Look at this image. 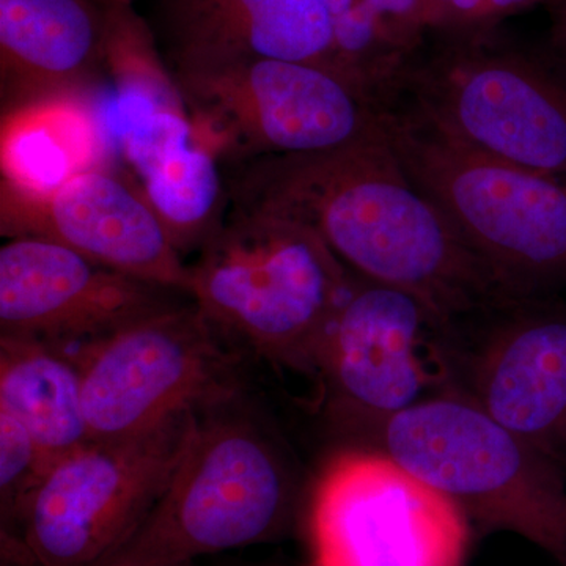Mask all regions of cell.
Returning a JSON list of instances; mask_svg holds the SVG:
<instances>
[{"instance_id":"cell-1","label":"cell","mask_w":566,"mask_h":566,"mask_svg":"<svg viewBox=\"0 0 566 566\" xmlns=\"http://www.w3.org/2000/svg\"><path fill=\"white\" fill-rule=\"evenodd\" d=\"M222 169L229 210L308 227L349 273L415 294L450 334L515 303L406 174L382 120L338 147Z\"/></svg>"},{"instance_id":"cell-2","label":"cell","mask_w":566,"mask_h":566,"mask_svg":"<svg viewBox=\"0 0 566 566\" xmlns=\"http://www.w3.org/2000/svg\"><path fill=\"white\" fill-rule=\"evenodd\" d=\"M453 502L482 534L510 532L566 566V472L449 387L348 428Z\"/></svg>"},{"instance_id":"cell-3","label":"cell","mask_w":566,"mask_h":566,"mask_svg":"<svg viewBox=\"0 0 566 566\" xmlns=\"http://www.w3.org/2000/svg\"><path fill=\"white\" fill-rule=\"evenodd\" d=\"M398 161L512 300L566 286V180L495 158L419 112L387 106Z\"/></svg>"},{"instance_id":"cell-4","label":"cell","mask_w":566,"mask_h":566,"mask_svg":"<svg viewBox=\"0 0 566 566\" xmlns=\"http://www.w3.org/2000/svg\"><path fill=\"white\" fill-rule=\"evenodd\" d=\"M349 271L301 223L227 211L189 264L188 296L216 331L289 370L316 375Z\"/></svg>"},{"instance_id":"cell-5","label":"cell","mask_w":566,"mask_h":566,"mask_svg":"<svg viewBox=\"0 0 566 566\" xmlns=\"http://www.w3.org/2000/svg\"><path fill=\"white\" fill-rule=\"evenodd\" d=\"M233 403L234 395L197 412L166 491L96 566H188L281 534L296 497L292 469L271 436Z\"/></svg>"},{"instance_id":"cell-6","label":"cell","mask_w":566,"mask_h":566,"mask_svg":"<svg viewBox=\"0 0 566 566\" xmlns=\"http://www.w3.org/2000/svg\"><path fill=\"white\" fill-rule=\"evenodd\" d=\"M431 36L398 87L412 109L495 158L566 180L565 77L499 29Z\"/></svg>"},{"instance_id":"cell-7","label":"cell","mask_w":566,"mask_h":566,"mask_svg":"<svg viewBox=\"0 0 566 566\" xmlns=\"http://www.w3.org/2000/svg\"><path fill=\"white\" fill-rule=\"evenodd\" d=\"M197 412L136 438L91 441L55 461L13 526L2 532L7 562L96 566L106 560L166 491Z\"/></svg>"},{"instance_id":"cell-8","label":"cell","mask_w":566,"mask_h":566,"mask_svg":"<svg viewBox=\"0 0 566 566\" xmlns=\"http://www.w3.org/2000/svg\"><path fill=\"white\" fill-rule=\"evenodd\" d=\"M167 74L193 132L222 167L327 150L381 120V107L311 63L241 59Z\"/></svg>"},{"instance_id":"cell-9","label":"cell","mask_w":566,"mask_h":566,"mask_svg":"<svg viewBox=\"0 0 566 566\" xmlns=\"http://www.w3.org/2000/svg\"><path fill=\"white\" fill-rule=\"evenodd\" d=\"M80 368L92 441L156 430L237 394L232 357L196 304H175L85 342Z\"/></svg>"},{"instance_id":"cell-10","label":"cell","mask_w":566,"mask_h":566,"mask_svg":"<svg viewBox=\"0 0 566 566\" xmlns=\"http://www.w3.org/2000/svg\"><path fill=\"white\" fill-rule=\"evenodd\" d=\"M312 566H463L471 524L379 450L331 458L308 510Z\"/></svg>"},{"instance_id":"cell-11","label":"cell","mask_w":566,"mask_h":566,"mask_svg":"<svg viewBox=\"0 0 566 566\" xmlns=\"http://www.w3.org/2000/svg\"><path fill=\"white\" fill-rule=\"evenodd\" d=\"M450 333L415 294L349 273L318 371L338 427L385 419L449 389Z\"/></svg>"},{"instance_id":"cell-12","label":"cell","mask_w":566,"mask_h":566,"mask_svg":"<svg viewBox=\"0 0 566 566\" xmlns=\"http://www.w3.org/2000/svg\"><path fill=\"white\" fill-rule=\"evenodd\" d=\"M0 230L9 240L54 241L118 273L188 294L189 264L161 219L137 181L106 164L50 189L2 178Z\"/></svg>"},{"instance_id":"cell-13","label":"cell","mask_w":566,"mask_h":566,"mask_svg":"<svg viewBox=\"0 0 566 566\" xmlns=\"http://www.w3.org/2000/svg\"><path fill=\"white\" fill-rule=\"evenodd\" d=\"M482 318L474 344L450 356V387L566 472V305L515 301Z\"/></svg>"},{"instance_id":"cell-14","label":"cell","mask_w":566,"mask_h":566,"mask_svg":"<svg viewBox=\"0 0 566 566\" xmlns=\"http://www.w3.org/2000/svg\"><path fill=\"white\" fill-rule=\"evenodd\" d=\"M177 294L185 293L118 273L54 241L11 238L0 248V337L66 349L180 304Z\"/></svg>"},{"instance_id":"cell-15","label":"cell","mask_w":566,"mask_h":566,"mask_svg":"<svg viewBox=\"0 0 566 566\" xmlns=\"http://www.w3.org/2000/svg\"><path fill=\"white\" fill-rule=\"evenodd\" d=\"M114 11L98 0H0L2 122L96 96L114 76Z\"/></svg>"},{"instance_id":"cell-16","label":"cell","mask_w":566,"mask_h":566,"mask_svg":"<svg viewBox=\"0 0 566 566\" xmlns=\"http://www.w3.org/2000/svg\"><path fill=\"white\" fill-rule=\"evenodd\" d=\"M144 20L167 71L241 59L333 71L326 0H151Z\"/></svg>"},{"instance_id":"cell-17","label":"cell","mask_w":566,"mask_h":566,"mask_svg":"<svg viewBox=\"0 0 566 566\" xmlns=\"http://www.w3.org/2000/svg\"><path fill=\"white\" fill-rule=\"evenodd\" d=\"M126 161L182 259L218 232L229 211L221 161L197 137L185 111L159 109L123 140Z\"/></svg>"},{"instance_id":"cell-18","label":"cell","mask_w":566,"mask_h":566,"mask_svg":"<svg viewBox=\"0 0 566 566\" xmlns=\"http://www.w3.org/2000/svg\"><path fill=\"white\" fill-rule=\"evenodd\" d=\"M0 409L24 424L51 464L92 441L80 368L59 346L0 337Z\"/></svg>"},{"instance_id":"cell-19","label":"cell","mask_w":566,"mask_h":566,"mask_svg":"<svg viewBox=\"0 0 566 566\" xmlns=\"http://www.w3.org/2000/svg\"><path fill=\"white\" fill-rule=\"evenodd\" d=\"M338 76L385 107L430 35L423 0H326Z\"/></svg>"},{"instance_id":"cell-20","label":"cell","mask_w":566,"mask_h":566,"mask_svg":"<svg viewBox=\"0 0 566 566\" xmlns=\"http://www.w3.org/2000/svg\"><path fill=\"white\" fill-rule=\"evenodd\" d=\"M98 140L82 106L48 107L2 122V178L50 189L98 166Z\"/></svg>"},{"instance_id":"cell-21","label":"cell","mask_w":566,"mask_h":566,"mask_svg":"<svg viewBox=\"0 0 566 566\" xmlns=\"http://www.w3.org/2000/svg\"><path fill=\"white\" fill-rule=\"evenodd\" d=\"M50 460L20 420L0 409V510L2 532L9 531L39 486Z\"/></svg>"},{"instance_id":"cell-22","label":"cell","mask_w":566,"mask_h":566,"mask_svg":"<svg viewBox=\"0 0 566 566\" xmlns=\"http://www.w3.org/2000/svg\"><path fill=\"white\" fill-rule=\"evenodd\" d=\"M546 0H423L430 35H469L495 31L506 18Z\"/></svg>"},{"instance_id":"cell-23","label":"cell","mask_w":566,"mask_h":566,"mask_svg":"<svg viewBox=\"0 0 566 566\" xmlns=\"http://www.w3.org/2000/svg\"><path fill=\"white\" fill-rule=\"evenodd\" d=\"M551 17V36L560 57L566 62V0H546Z\"/></svg>"},{"instance_id":"cell-24","label":"cell","mask_w":566,"mask_h":566,"mask_svg":"<svg viewBox=\"0 0 566 566\" xmlns=\"http://www.w3.org/2000/svg\"><path fill=\"white\" fill-rule=\"evenodd\" d=\"M98 2L109 9H123V7H133L134 0H98Z\"/></svg>"},{"instance_id":"cell-25","label":"cell","mask_w":566,"mask_h":566,"mask_svg":"<svg viewBox=\"0 0 566 566\" xmlns=\"http://www.w3.org/2000/svg\"><path fill=\"white\" fill-rule=\"evenodd\" d=\"M7 566H25V565H20V564H10V562H7ZM188 566H192V565H188Z\"/></svg>"}]
</instances>
